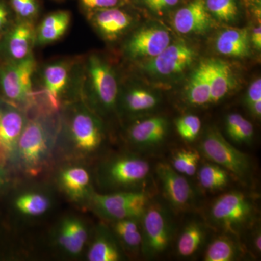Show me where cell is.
Masks as SVG:
<instances>
[{"mask_svg":"<svg viewBox=\"0 0 261 261\" xmlns=\"http://www.w3.org/2000/svg\"><path fill=\"white\" fill-rule=\"evenodd\" d=\"M17 209L27 216H37L44 214L50 207L49 199L39 193H28L20 196L15 200Z\"/></svg>","mask_w":261,"mask_h":261,"instance_id":"cell-32","label":"cell"},{"mask_svg":"<svg viewBox=\"0 0 261 261\" xmlns=\"http://www.w3.org/2000/svg\"><path fill=\"white\" fill-rule=\"evenodd\" d=\"M245 103L249 111L255 118L261 116V80L257 79L252 82L247 91Z\"/></svg>","mask_w":261,"mask_h":261,"instance_id":"cell-36","label":"cell"},{"mask_svg":"<svg viewBox=\"0 0 261 261\" xmlns=\"http://www.w3.org/2000/svg\"><path fill=\"white\" fill-rule=\"evenodd\" d=\"M250 41L253 44L254 47L257 49V50H260L261 49V28L260 25L254 29L252 31V34L251 36H250Z\"/></svg>","mask_w":261,"mask_h":261,"instance_id":"cell-41","label":"cell"},{"mask_svg":"<svg viewBox=\"0 0 261 261\" xmlns=\"http://www.w3.org/2000/svg\"><path fill=\"white\" fill-rule=\"evenodd\" d=\"M214 23L203 0H192L176 10L173 18V27L181 34H206Z\"/></svg>","mask_w":261,"mask_h":261,"instance_id":"cell-16","label":"cell"},{"mask_svg":"<svg viewBox=\"0 0 261 261\" xmlns=\"http://www.w3.org/2000/svg\"><path fill=\"white\" fill-rule=\"evenodd\" d=\"M62 186L71 197H82L87 191L90 176L87 170L81 167L67 168L61 173Z\"/></svg>","mask_w":261,"mask_h":261,"instance_id":"cell-29","label":"cell"},{"mask_svg":"<svg viewBox=\"0 0 261 261\" xmlns=\"http://www.w3.org/2000/svg\"><path fill=\"white\" fill-rule=\"evenodd\" d=\"M140 219H126L116 221L114 231L118 238L130 251L141 250L142 232L140 228Z\"/></svg>","mask_w":261,"mask_h":261,"instance_id":"cell-27","label":"cell"},{"mask_svg":"<svg viewBox=\"0 0 261 261\" xmlns=\"http://www.w3.org/2000/svg\"><path fill=\"white\" fill-rule=\"evenodd\" d=\"M125 109L130 113H141L153 109L159 102L157 94L148 89L132 87L126 89L122 97Z\"/></svg>","mask_w":261,"mask_h":261,"instance_id":"cell-24","label":"cell"},{"mask_svg":"<svg viewBox=\"0 0 261 261\" xmlns=\"http://www.w3.org/2000/svg\"><path fill=\"white\" fill-rule=\"evenodd\" d=\"M212 18L224 23H232L238 20L240 7L238 0H203Z\"/></svg>","mask_w":261,"mask_h":261,"instance_id":"cell-30","label":"cell"},{"mask_svg":"<svg viewBox=\"0 0 261 261\" xmlns=\"http://www.w3.org/2000/svg\"><path fill=\"white\" fill-rule=\"evenodd\" d=\"M36 44L34 22L17 20L0 37L2 61H18L33 56Z\"/></svg>","mask_w":261,"mask_h":261,"instance_id":"cell-11","label":"cell"},{"mask_svg":"<svg viewBox=\"0 0 261 261\" xmlns=\"http://www.w3.org/2000/svg\"><path fill=\"white\" fill-rule=\"evenodd\" d=\"M178 135L187 142L195 140L202 127L201 120L195 115H186L177 118L175 123Z\"/></svg>","mask_w":261,"mask_h":261,"instance_id":"cell-34","label":"cell"},{"mask_svg":"<svg viewBox=\"0 0 261 261\" xmlns=\"http://www.w3.org/2000/svg\"><path fill=\"white\" fill-rule=\"evenodd\" d=\"M103 172L105 179L111 186L137 187L148 178L150 166L137 156H121L108 163Z\"/></svg>","mask_w":261,"mask_h":261,"instance_id":"cell-12","label":"cell"},{"mask_svg":"<svg viewBox=\"0 0 261 261\" xmlns=\"http://www.w3.org/2000/svg\"><path fill=\"white\" fill-rule=\"evenodd\" d=\"M23 113L17 108H0V149L7 153L17 148L19 137L25 127Z\"/></svg>","mask_w":261,"mask_h":261,"instance_id":"cell-19","label":"cell"},{"mask_svg":"<svg viewBox=\"0 0 261 261\" xmlns=\"http://www.w3.org/2000/svg\"><path fill=\"white\" fill-rule=\"evenodd\" d=\"M171 39V34L162 25H146L132 34L125 45V51L132 59L147 61L162 53Z\"/></svg>","mask_w":261,"mask_h":261,"instance_id":"cell-10","label":"cell"},{"mask_svg":"<svg viewBox=\"0 0 261 261\" xmlns=\"http://www.w3.org/2000/svg\"><path fill=\"white\" fill-rule=\"evenodd\" d=\"M87 238V228L79 220L68 219L62 223L58 241L60 245L70 255H77L82 252Z\"/></svg>","mask_w":261,"mask_h":261,"instance_id":"cell-23","label":"cell"},{"mask_svg":"<svg viewBox=\"0 0 261 261\" xmlns=\"http://www.w3.org/2000/svg\"><path fill=\"white\" fill-rule=\"evenodd\" d=\"M197 56L193 46L179 40L171 42L159 56L144 61L141 65L147 74L159 78H171L188 69Z\"/></svg>","mask_w":261,"mask_h":261,"instance_id":"cell-5","label":"cell"},{"mask_svg":"<svg viewBox=\"0 0 261 261\" xmlns=\"http://www.w3.org/2000/svg\"><path fill=\"white\" fill-rule=\"evenodd\" d=\"M200 160V153L197 151L181 149L173 156L171 166L181 174L193 176L197 172Z\"/></svg>","mask_w":261,"mask_h":261,"instance_id":"cell-33","label":"cell"},{"mask_svg":"<svg viewBox=\"0 0 261 261\" xmlns=\"http://www.w3.org/2000/svg\"><path fill=\"white\" fill-rule=\"evenodd\" d=\"M200 150L207 159L239 179H245L250 174L251 166L248 156L235 148L216 128L207 130L201 142Z\"/></svg>","mask_w":261,"mask_h":261,"instance_id":"cell-3","label":"cell"},{"mask_svg":"<svg viewBox=\"0 0 261 261\" xmlns=\"http://www.w3.org/2000/svg\"><path fill=\"white\" fill-rule=\"evenodd\" d=\"M185 90V99L193 106L211 104V85L204 61L192 73Z\"/></svg>","mask_w":261,"mask_h":261,"instance_id":"cell-22","label":"cell"},{"mask_svg":"<svg viewBox=\"0 0 261 261\" xmlns=\"http://www.w3.org/2000/svg\"><path fill=\"white\" fill-rule=\"evenodd\" d=\"M181 0H137L142 6L154 14L162 15L171 11Z\"/></svg>","mask_w":261,"mask_h":261,"instance_id":"cell-37","label":"cell"},{"mask_svg":"<svg viewBox=\"0 0 261 261\" xmlns=\"http://www.w3.org/2000/svg\"><path fill=\"white\" fill-rule=\"evenodd\" d=\"M169 124L167 118L154 116L135 122L128 130V138L134 145L149 148L161 145L166 140Z\"/></svg>","mask_w":261,"mask_h":261,"instance_id":"cell-17","label":"cell"},{"mask_svg":"<svg viewBox=\"0 0 261 261\" xmlns=\"http://www.w3.org/2000/svg\"><path fill=\"white\" fill-rule=\"evenodd\" d=\"M150 197L145 191L120 192L109 195L94 194L93 202L98 211L107 219L118 221L126 219H140Z\"/></svg>","mask_w":261,"mask_h":261,"instance_id":"cell-6","label":"cell"},{"mask_svg":"<svg viewBox=\"0 0 261 261\" xmlns=\"http://www.w3.org/2000/svg\"><path fill=\"white\" fill-rule=\"evenodd\" d=\"M211 85V104L227 97L236 87V80L229 64L220 59L204 61Z\"/></svg>","mask_w":261,"mask_h":261,"instance_id":"cell-18","label":"cell"},{"mask_svg":"<svg viewBox=\"0 0 261 261\" xmlns=\"http://www.w3.org/2000/svg\"><path fill=\"white\" fill-rule=\"evenodd\" d=\"M68 128L71 140L77 149L90 152L100 145L103 138L102 125L89 108L79 106L70 115Z\"/></svg>","mask_w":261,"mask_h":261,"instance_id":"cell-9","label":"cell"},{"mask_svg":"<svg viewBox=\"0 0 261 261\" xmlns=\"http://www.w3.org/2000/svg\"><path fill=\"white\" fill-rule=\"evenodd\" d=\"M121 252L114 240L108 233H100L89 248L87 258L89 261H118Z\"/></svg>","mask_w":261,"mask_h":261,"instance_id":"cell-26","label":"cell"},{"mask_svg":"<svg viewBox=\"0 0 261 261\" xmlns=\"http://www.w3.org/2000/svg\"><path fill=\"white\" fill-rule=\"evenodd\" d=\"M240 253L238 244L229 237H218L213 240L206 250L204 260L206 261H231Z\"/></svg>","mask_w":261,"mask_h":261,"instance_id":"cell-28","label":"cell"},{"mask_svg":"<svg viewBox=\"0 0 261 261\" xmlns=\"http://www.w3.org/2000/svg\"><path fill=\"white\" fill-rule=\"evenodd\" d=\"M10 7L17 19L34 22L39 14V5L37 0H10Z\"/></svg>","mask_w":261,"mask_h":261,"instance_id":"cell-35","label":"cell"},{"mask_svg":"<svg viewBox=\"0 0 261 261\" xmlns=\"http://www.w3.org/2000/svg\"><path fill=\"white\" fill-rule=\"evenodd\" d=\"M250 37L247 29H226L216 37L215 47L222 56L246 58L250 53Z\"/></svg>","mask_w":261,"mask_h":261,"instance_id":"cell-20","label":"cell"},{"mask_svg":"<svg viewBox=\"0 0 261 261\" xmlns=\"http://www.w3.org/2000/svg\"><path fill=\"white\" fill-rule=\"evenodd\" d=\"M128 0H80L81 6L87 13L95 10L123 7Z\"/></svg>","mask_w":261,"mask_h":261,"instance_id":"cell-38","label":"cell"},{"mask_svg":"<svg viewBox=\"0 0 261 261\" xmlns=\"http://www.w3.org/2000/svg\"><path fill=\"white\" fill-rule=\"evenodd\" d=\"M205 237V230L202 225L197 222L187 224L178 240V255L183 257L192 256L200 248Z\"/></svg>","mask_w":261,"mask_h":261,"instance_id":"cell-25","label":"cell"},{"mask_svg":"<svg viewBox=\"0 0 261 261\" xmlns=\"http://www.w3.org/2000/svg\"><path fill=\"white\" fill-rule=\"evenodd\" d=\"M88 19L98 34L107 41L116 40L132 27L134 18L122 7L89 12Z\"/></svg>","mask_w":261,"mask_h":261,"instance_id":"cell-15","label":"cell"},{"mask_svg":"<svg viewBox=\"0 0 261 261\" xmlns=\"http://www.w3.org/2000/svg\"><path fill=\"white\" fill-rule=\"evenodd\" d=\"M17 147L20 158L28 167L39 166L48 149L47 132L42 123L37 120L28 122L19 137Z\"/></svg>","mask_w":261,"mask_h":261,"instance_id":"cell-13","label":"cell"},{"mask_svg":"<svg viewBox=\"0 0 261 261\" xmlns=\"http://www.w3.org/2000/svg\"><path fill=\"white\" fill-rule=\"evenodd\" d=\"M82 92L89 103L103 112L116 108L119 87L112 65L98 54L90 55L83 65Z\"/></svg>","mask_w":261,"mask_h":261,"instance_id":"cell-1","label":"cell"},{"mask_svg":"<svg viewBox=\"0 0 261 261\" xmlns=\"http://www.w3.org/2000/svg\"><path fill=\"white\" fill-rule=\"evenodd\" d=\"M71 15L67 10H58L44 17L36 29V44L47 45L59 40L69 27Z\"/></svg>","mask_w":261,"mask_h":261,"instance_id":"cell-21","label":"cell"},{"mask_svg":"<svg viewBox=\"0 0 261 261\" xmlns=\"http://www.w3.org/2000/svg\"><path fill=\"white\" fill-rule=\"evenodd\" d=\"M210 215L215 224L226 231L235 232L251 219L253 205L242 192H228L215 201Z\"/></svg>","mask_w":261,"mask_h":261,"instance_id":"cell-7","label":"cell"},{"mask_svg":"<svg viewBox=\"0 0 261 261\" xmlns=\"http://www.w3.org/2000/svg\"><path fill=\"white\" fill-rule=\"evenodd\" d=\"M254 136V127L248 120L244 118L243 121L240 123L232 133L228 137L238 143L249 144L251 142Z\"/></svg>","mask_w":261,"mask_h":261,"instance_id":"cell-39","label":"cell"},{"mask_svg":"<svg viewBox=\"0 0 261 261\" xmlns=\"http://www.w3.org/2000/svg\"><path fill=\"white\" fill-rule=\"evenodd\" d=\"M3 182V170H2V165L0 164V187H1L2 184Z\"/></svg>","mask_w":261,"mask_h":261,"instance_id":"cell-43","label":"cell"},{"mask_svg":"<svg viewBox=\"0 0 261 261\" xmlns=\"http://www.w3.org/2000/svg\"><path fill=\"white\" fill-rule=\"evenodd\" d=\"M260 233H257L256 236H255V240H254V243H255V248H256L257 251L260 252L261 250V240H260Z\"/></svg>","mask_w":261,"mask_h":261,"instance_id":"cell-42","label":"cell"},{"mask_svg":"<svg viewBox=\"0 0 261 261\" xmlns=\"http://www.w3.org/2000/svg\"><path fill=\"white\" fill-rule=\"evenodd\" d=\"M141 251L147 258L159 256L172 240L173 227L167 211L159 205H149L140 219Z\"/></svg>","mask_w":261,"mask_h":261,"instance_id":"cell-4","label":"cell"},{"mask_svg":"<svg viewBox=\"0 0 261 261\" xmlns=\"http://www.w3.org/2000/svg\"><path fill=\"white\" fill-rule=\"evenodd\" d=\"M197 178L201 186L208 190L224 188L229 180L228 171L215 163L204 165L199 171Z\"/></svg>","mask_w":261,"mask_h":261,"instance_id":"cell-31","label":"cell"},{"mask_svg":"<svg viewBox=\"0 0 261 261\" xmlns=\"http://www.w3.org/2000/svg\"><path fill=\"white\" fill-rule=\"evenodd\" d=\"M37 71L34 56L18 61H2L0 93L14 104H29L36 98L33 78Z\"/></svg>","mask_w":261,"mask_h":261,"instance_id":"cell-2","label":"cell"},{"mask_svg":"<svg viewBox=\"0 0 261 261\" xmlns=\"http://www.w3.org/2000/svg\"><path fill=\"white\" fill-rule=\"evenodd\" d=\"M74 67L71 61L61 60L48 63L41 70L39 95L53 111L60 108L62 98L73 83Z\"/></svg>","mask_w":261,"mask_h":261,"instance_id":"cell-8","label":"cell"},{"mask_svg":"<svg viewBox=\"0 0 261 261\" xmlns=\"http://www.w3.org/2000/svg\"><path fill=\"white\" fill-rule=\"evenodd\" d=\"M166 200L176 210H183L190 203L193 196L191 185L168 163H161L156 168Z\"/></svg>","mask_w":261,"mask_h":261,"instance_id":"cell-14","label":"cell"},{"mask_svg":"<svg viewBox=\"0 0 261 261\" xmlns=\"http://www.w3.org/2000/svg\"><path fill=\"white\" fill-rule=\"evenodd\" d=\"M11 11L4 1H0V37L11 25Z\"/></svg>","mask_w":261,"mask_h":261,"instance_id":"cell-40","label":"cell"}]
</instances>
